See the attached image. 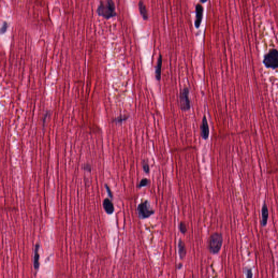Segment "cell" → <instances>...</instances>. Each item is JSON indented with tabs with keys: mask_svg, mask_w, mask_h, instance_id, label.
<instances>
[{
	"mask_svg": "<svg viewBox=\"0 0 278 278\" xmlns=\"http://www.w3.org/2000/svg\"><path fill=\"white\" fill-rule=\"evenodd\" d=\"M162 65H163V57L161 55H160L158 59L157 62V64L155 66V78L157 79V80H160L161 76V68H162Z\"/></svg>",
	"mask_w": 278,
	"mask_h": 278,
	"instance_id": "obj_8",
	"label": "cell"
},
{
	"mask_svg": "<svg viewBox=\"0 0 278 278\" xmlns=\"http://www.w3.org/2000/svg\"><path fill=\"white\" fill-rule=\"evenodd\" d=\"M138 212L139 216L141 219L148 218L154 214V211L150 210L149 208V204L147 201L141 203L138 207Z\"/></svg>",
	"mask_w": 278,
	"mask_h": 278,
	"instance_id": "obj_5",
	"label": "cell"
},
{
	"mask_svg": "<svg viewBox=\"0 0 278 278\" xmlns=\"http://www.w3.org/2000/svg\"><path fill=\"white\" fill-rule=\"evenodd\" d=\"M8 23L6 22H4L3 23V25L2 28H1V34H3V33L6 32V31H7V28H8Z\"/></svg>",
	"mask_w": 278,
	"mask_h": 278,
	"instance_id": "obj_18",
	"label": "cell"
},
{
	"mask_svg": "<svg viewBox=\"0 0 278 278\" xmlns=\"http://www.w3.org/2000/svg\"><path fill=\"white\" fill-rule=\"evenodd\" d=\"M39 245L37 244L35 245V255L34 258V267L35 270H38L39 267V254H38V250Z\"/></svg>",
	"mask_w": 278,
	"mask_h": 278,
	"instance_id": "obj_13",
	"label": "cell"
},
{
	"mask_svg": "<svg viewBox=\"0 0 278 278\" xmlns=\"http://www.w3.org/2000/svg\"><path fill=\"white\" fill-rule=\"evenodd\" d=\"M105 188H106V189L107 190V192L108 195H109V196L111 197V198H113V195H112V193H111V191H110V188L107 185H105Z\"/></svg>",
	"mask_w": 278,
	"mask_h": 278,
	"instance_id": "obj_20",
	"label": "cell"
},
{
	"mask_svg": "<svg viewBox=\"0 0 278 278\" xmlns=\"http://www.w3.org/2000/svg\"><path fill=\"white\" fill-rule=\"evenodd\" d=\"M128 118H129V116H121L115 119H114V121L116 123H122V122L128 119Z\"/></svg>",
	"mask_w": 278,
	"mask_h": 278,
	"instance_id": "obj_14",
	"label": "cell"
},
{
	"mask_svg": "<svg viewBox=\"0 0 278 278\" xmlns=\"http://www.w3.org/2000/svg\"><path fill=\"white\" fill-rule=\"evenodd\" d=\"M139 8L140 11L141 15L144 20H147L149 19V13L146 8V7L144 5V3L142 1H140L139 3Z\"/></svg>",
	"mask_w": 278,
	"mask_h": 278,
	"instance_id": "obj_10",
	"label": "cell"
},
{
	"mask_svg": "<svg viewBox=\"0 0 278 278\" xmlns=\"http://www.w3.org/2000/svg\"><path fill=\"white\" fill-rule=\"evenodd\" d=\"M178 250H179V255L180 258L181 259H183L185 258L186 255V250L185 245V243L183 241L180 240L179 241V244H178Z\"/></svg>",
	"mask_w": 278,
	"mask_h": 278,
	"instance_id": "obj_12",
	"label": "cell"
},
{
	"mask_svg": "<svg viewBox=\"0 0 278 278\" xmlns=\"http://www.w3.org/2000/svg\"><path fill=\"white\" fill-rule=\"evenodd\" d=\"M200 135L204 140L208 139L210 134V129L209 127L208 122L207 121L206 116H204L202 119V124L200 127Z\"/></svg>",
	"mask_w": 278,
	"mask_h": 278,
	"instance_id": "obj_6",
	"label": "cell"
},
{
	"mask_svg": "<svg viewBox=\"0 0 278 278\" xmlns=\"http://www.w3.org/2000/svg\"><path fill=\"white\" fill-rule=\"evenodd\" d=\"M142 167H143L144 172L146 173H149V164L146 161L144 160L142 161Z\"/></svg>",
	"mask_w": 278,
	"mask_h": 278,
	"instance_id": "obj_15",
	"label": "cell"
},
{
	"mask_svg": "<svg viewBox=\"0 0 278 278\" xmlns=\"http://www.w3.org/2000/svg\"><path fill=\"white\" fill-rule=\"evenodd\" d=\"M97 12L99 16L109 19L115 17V6L113 0H104L100 2Z\"/></svg>",
	"mask_w": 278,
	"mask_h": 278,
	"instance_id": "obj_1",
	"label": "cell"
},
{
	"mask_svg": "<svg viewBox=\"0 0 278 278\" xmlns=\"http://www.w3.org/2000/svg\"><path fill=\"white\" fill-rule=\"evenodd\" d=\"M262 225L263 227L266 226L268 218V210L267 206L265 203L262 208Z\"/></svg>",
	"mask_w": 278,
	"mask_h": 278,
	"instance_id": "obj_11",
	"label": "cell"
},
{
	"mask_svg": "<svg viewBox=\"0 0 278 278\" xmlns=\"http://www.w3.org/2000/svg\"><path fill=\"white\" fill-rule=\"evenodd\" d=\"M253 276V273L252 271L250 269H248L247 270V278H251Z\"/></svg>",
	"mask_w": 278,
	"mask_h": 278,
	"instance_id": "obj_19",
	"label": "cell"
},
{
	"mask_svg": "<svg viewBox=\"0 0 278 278\" xmlns=\"http://www.w3.org/2000/svg\"><path fill=\"white\" fill-rule=\"evenodd\" d=\"M208 0H200V2L203 3H205V2H207Z\"/></svg>",
	"mask_w": 278,
	"mask_h": 278,
	"instance_id": "obj_22",
	"label": "cell"
},
{
	"mask_svg": "<svg viewBox=\"0 0 278 278\" xmlns=\"http://www.w3.org/2000/svg\"><path fill=\"white\" fill-rule=\"evenodd\" d=\"M196 20L195 25L196 28H198L202 23L203 15V8L202 5L200 4H197L196 7Z\"/></svg>",
	"mask_w": 278,
	"mask_h": 278,
	"instance_id": "obj_7",
	"label": "cell"
},
{
	"mask_svg": "<svg viewBox=\"0 0 278 278\" xmlns=\"http://www.w3.org/2000/svg\"><path fill=\"white\" fill-rule=\"evenodd\" d=\"M263 63L267 68L278 70V50L270 49L264 56Z\"/></svg>",
	"mask_w": 278,
	"mask_h": 278,
	"instance_id": "obj_2",
	"label": "cell"
},
{
	"mask_svg": "<svg viewBox=\"0 0 278 278\" xmlns=\"http://www.w3.org/2000/svg\"><path fill=\"white\" fill-rule=\"evenodd\" d=\"M179 229H180V231H181V233H183V234H185L186 232L187 229H186V227L184 223L181 222L180 223Z\"/></svg>",
	"mask_w": 278,
	"mask_h": 278,
	"instance_id": "obj_17",
	"label": "cell"
},
{
	"mask_svg": "<svg viewBox=\"0 0 278 278\" xmlns=\"http://www.w3.org/2000/svg\"><path fill=\"white\" fill-rule=\"evenodd\" d=\"M149 179H146V178L142 179L141 181H140L139 185V187L141 188V187L149 185Z\"/></svg>",
	"mask_w": 278,
	"mask_h": 278,
	"instance_id": "obj_16",
	"label": "cell"
},
{
	"mask_svg": "<svg viewBox=\"0 0 278 278\" xmlns=\"http://www.w3.org/2000/svg\"><path fill=\"white\" fill-rule=\"evenodd\" d=\"M189 89L188 88H184L180 91L179 95L180 107L182 110L187 111L190 109L191 104L189 99Z\"/></svg>",
	"mask_w": 278,
	"mask_h": 278,
	"instance_id": "obj_4",
	"label": "cell"
},
{
	"mask_svg": "<svg viewBox=\"0 0 278 278\" xmlns=\"http://www.w3.org/2000/svg\"><path fill=\"white\" fill-rule=\"evenodd\" d=\"M103 208L105 212L108 214H111L114 211V206L110 200L108 198H105L103 201Z\"/></svg>",
	"mask_w": 278,
	"mask_h": 278,
	"instance_id": "obj_9",
	"label": "cell"
},
{
	"mask_svg": "<svg viewBox=\"0 0 278 278\" xmlns=\"http://www.w3.org/2000/svg\"><path fill=\"white\" fill-rule=\"evenodd\" d=\"M84 169L85 170H87V171H91V167L90 165H86L84 166Z\"/></svg>",
	"mask_w": 278,
	"mask_h": 278,
	"instance_id": "obj_21",
	"label": "cell"
},
{
	"mask_svg": "<svg viewBox=\"0 0 278 278\" xmlns=\"http://www.w3.org/2000/svg\"><path fill=\"white\" fill-rule=\"evenodd\" d=\"M222 235L220 233H214L210 237L209 241V249L211 253L214 254L218 253L222 245Z\"/></svg>",
	"mask_w": 278,
	"mask_h": 278,
	"instance_id": "obj_3",
	"label": "cell"
}]
</instances>
